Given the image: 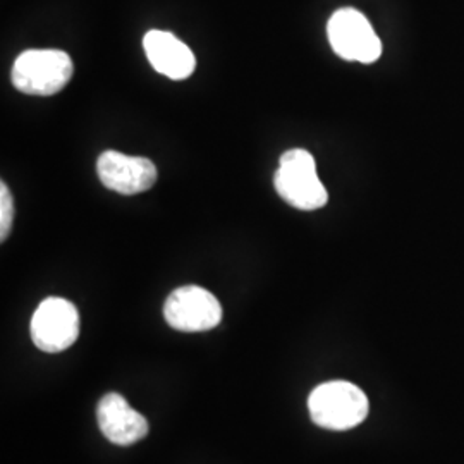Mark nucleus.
<instances>
[{
	"mask_svg": "<svg viewBox=\"0 0 464 464\" xmlns=\"http://www.w3.org/2000/svg\"><path fill=\"white\" fill-rule=\"evenodd\" d=\"M314 423L327 430H351L363 423L370 402L365 392L346 381L325 382L308 398Z\"/></svg>",
	"mask_w": 464,
	"mask_h": 464,
	"instance_id": "nucleus-1",
	"label": "nucleus"
},
{
	"mask_svg": "<svg viewBox=\"0 0 464 464\" xmlns=\"http://www.w3.org/2000/svg\"><path fill=\"white\" fill-rule=\"evenodd\" d=\"M164 316L176 331H210L222 320V306L210 291L199 285H183L167 298Z\"/></svg>",
	"mask_w": 464,
	"mask_h": 464,
	"instance_id": "nucleus-6",
	"label": "nucleus"
},
{
	"mask_svg": "<svg viewBox=\"0 0 464 464\" xmlns=\"http://www.w3.org/2000/svg\"><path fill=\"white\" fill-rule=\"evenodd\" d=\"M80 335V314L64 298H47L32 318V339L44 353H61L71 348Z\"/></svg>",
	"mask_w": 464,
	"mask_h": 464,
	"instance_id": "nucleus-5",
	"label": "nucleus"
},
{
	"mask_svg": "<svg viewBox=\"0 0 464 464\" xmlns=\"http://www.w3.org/2000/svg\"><path fill=\"white\" fill-rule=\"evenodd\" d=\"M102 184L119 195H138L145 193L157 183V167L145 157H131L121 151H103L97 162Z\"/></svg>",
	"mask_w": 464,
	"mask_h": 464,
	"instance_id": "nucleus-7",
	"label": "nucleus"
},
{
	"mask_svg": "<svg viewBox=\"0 0 464 464\" xmlns=\"http://www.w3.org/2000/svg\"><path fill=\"white\" fill-rule=\"evenodd\" d=\"M274 186L285 203L304 212L318 210L329 201V193L316 174L315 159L306 150H287L282 155Z\"/></svg>",
	"mask_w": 464,
	"mask_h": 464,
	"instance_id": "nucleus-2",
	"label": "nucleus"
},
{
	"mask_svg": "<svg viewBox=\"0 0 464 464\" xmlns=\"http://www.w3.org/2000/svg\"><path fill=\"white\" fill-rule=\"evenodd\" d=\"M332 50L353 63L372 64L382 55V42L370 21L353 7L339 9L327 24Z\"/></svg>",
	"mask_w": 464,
	"mask_h": 464,
	"instance_id": "nucleus-4",
	"label": "nucleus"
},
{
	"mask_svg": "<svg viewBox=\"0 0 464 464\" xmlns=\"http://www.w3.org/2000/svg\"><path fill=\"white\" fill-rule=\"evenodd\" d=\"M143 49L151 67L174 82L189 78L197 67L195 53L176 34L169 32H149L143 38Z\"/></svg>",
	"mask_w": 464,
	"mask_h": 464,
	"instance_id": "nucleus-9",
	"label": "nucleus"
},
{
	"mask_svg": "<svg viewBox=\"0 0 464 464\" xmlns=\"http://www.w3.org/2000/svg\"><path fill=\"white\" fill-rule=\"evenodd\" d=\"M14 220V201L5 183L0 184V239L5 241Z\"/></svg>",
	"mask_w": 464,
	"mask_h": 464,
	"instance_id": "nucleus-10",
	"label": "nucleus"
},
{
	"mask_svg": "<svg viewBox=\"0 0 464 464\" xmlns=\"http://www.w3.org/2000/svg\"><path fill=\"white\" fill-rule=\"evenodd\" d=\"M97 420L103 437L116 446H131L149 433V421L117 392L100 399Z\"/></svg>",
	"mask_w": 464,
	"mask_h": 464,
	"instance_id": "nucleus-8",
	"label": "nucleus"
},
{
	"mask_svg": "<svg viewBox=\"0 0 464 464\" xmlns=\"http://www.w3.org/2000/svg\"><path fill=\"white\" fill-rule=\"evenodd\" d=\"M72 72V61L63 50H26L13 66L11 82L21 93L50 97L71 82Z\"/></svg>",
	"mask_w": 464,
	"mask_h": 464,
	"instance_id": "nucleus-3",
	"label": "nucleus"
}]
</instances>
